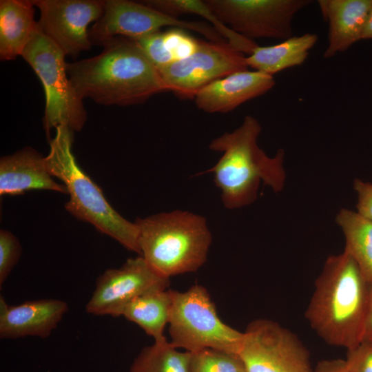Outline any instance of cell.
<instances>
[{
    "label": "cell",
    "mask_w": 372,
    "mask_h": 372,
    "mask_svg": "<svg viewBox=\"0 0 372 372\" xmlns=\"http://www.w3.org/2000/svg\"><path fill=\"white\" fill-rule=\"evenodd\" d=\"M78 94L105 105L140 104L168 92L158 72L132 39L116 37L98 55L66 65Z\"/></svg>",
    "instance_id": "6da1fadb"
},
{
    "label": "cell",
    "mask_w": 372,
    "mask_h": 372,
    "mask_svg": "<svg viewBox=\"0 0 372 372\" xmlns=\"http://www.w3.org/2000/svg\"><path fill=\"white\" fill-rule=\"evenodd\" d=\"M371 285L345 251L326 260L316 279L305 317L329 344L356 347L362 340Z\"/></svg>",
    "instance_id": "7a4b0ae2"
},
{
    "label": "cell",
    "mask_w": 372,
    "mask_h": 372,
    "mask_svg": "<svg viewBox=\"0 0 372 372\" xmlns=\"http://www.w3.org/2000/svg\"><path fill=\"white\" fill-rule=\"evenodd\" d=\"M262 128L254 117L246 116L240 127L214 139L209 147L223 154L211 168L199 174L213 173L214 182L221 190L225 208L234 209L254 203L260 183L274 192L282 190L286 180L285 152L279 149L268 156L258 146Z\"/></svg>",
    "instance_id": "3957f363"
},
{
    "label": "cell",
    "mask_w": 372,
    "mask_h": 372,
    "mask_svg": "<svg viewBox=\"0 0 372 372\" xmlns=\"http://www.w3.org/2000/svg\"><path fill=\"white\" fill-rule=\"evenodd\" d=\"M135 223L141 256L160 275L169 278L196 271L206 262L212 237L203 216L175 210Z\"/></svg>",
    "instance_id": "277c9868"
},
{
    "label": "cell",
    "mask_w": 372,
    "mask_h": 372,
    "mask_svg": "<svg viewBox=\"0 0 372 372\" xmlns=\"http://www.w3.org/2000/svg\"><path fill=\"white\" fill-rule=\"evenodd\" d=\"M55 130V136L49 141L45 164L51 176L60 179L67 188L70 195L65 205L67 211L141 256L136 224L115 211L97 185L79 167L72 152L73 131L65 125Z\"/></svg>",
    "instance_id": "5b68a950"
},
{
    "label": "cell",
    "mask_w": 372,
    "mask_h": 372,
    "mask_svg": "<svg viewBox=\"0 0 372 372\" xmlns=\"http://www.w3.org/2000/svg\"><path fill=\"white\" fill-rule=\"evenodd\" d=\"M171 296L168 324L173 346L191 353L210 348L238 354L243 332L220 320L203 286L195 285L184 292L171 290Z\"/></svg>",
    "instance_id": "8992f818"
},
{
    "label": "cell",
    "mask_w": 372,
    "mask_h": 372,
    "mask_svg": "<svg viewBox=\"0 0 372 372\" xmlns=\"http://www.w3.org/2000/svg\"><path fill=\"white\" fill-rule=\"evenodd\" d=\"M21 56L44 87L45 107L43 121L48 141L52 128L65 125L73 132L81 130L87 112L83 99L69 79L65 54L41 32L38 24Z\"/></svg>",
    "instance_id": "52a82bcc"
},
{
    "label": "cell",
    "mask_w": 372,
    "mask_h": 372,
    "mask_svg": "<svg viewBox=\"0 0 372 372\" xmlns=\"http://www.w3.org/2000/svg\"><path fill=\"white\" fill-rule=\"evenodd\" d=\"M247 372H311L299 338L278 323L257 319L248 324L238 352Z\"/></svg>",
    "instance_id": "ba28073f"
},
{
    "label": "cell",
    "mask_w": 372,
    "mask_h": 372,
    "mask_svg": "<svg viewBox=\"0 0 372 372\" xmlns=\"http://www.w3.org/2000/svg\"><path fill=\"white\" fill-rule=\"evenodd\" d=\"M216 17L242 37L284 41L293 36L291 21L310 0H204ZM254 41V40H253Z\"/></svg>",
    "instance_id": "9c48e42d"
},
{
    "label": "cell",
    "mask_w": 372,
    "mask_h": 372,
    "mask_svg": "<svg viewBox=\"0 0 372 372\" xmlns=\"http://www.w3.org/2000/svg\"><path fill=\"white\" fill-rule=\"evenodd\" d=\"M248 68L245 54L229 43L200 40L198 48L192 55L158 72L168 92L180 98L194 99L211 83Z\"/></svg>",
    "instance_id": "30bf717a"
},
{
    "label": "cell",
    "mask_w": 372,
    "mask_h": 372,
    "mask_svg": "<svg viewBox=\"0 0 372 372\" xmlns=\"http://www.w3.org/2000/svg\"><path fill=\"white\" fill-rule=\"evenodd\" d=\"M169 285V278L158 273L142 256L129 258L120 268L108 269L96 279L85 310L96 316H121L136 297L152 289H167Z\"/></svg>",
    "instance_id": "8fae6325"
},
{
    "label": "cell",
    "mask_w": 372,
    "mask_h": 372,
    "mask_svg": "<svg viewBox=\"0 0 372 372\" xmlns=\"http://www.w3.org/2000/svg\"><path fill=\"white\" fill-rule=\"evenodd\" d=\"M40 11L37 21L41 32L66 55L76 57L91 48L87 27L104 10L103 1L34 0Z\"/></svg>",
    "instance_id": "7c38bea8"
},
{
    "label": "cell",
    "mask_w": 372,
    "mask_h": 372,
    "mask_svg": "<svg viewBox=\"0 0 372 372\" xmlns=\"http://www.w3.org/2000/svg\"><path fill=\"white\" fill-rule=\"evenodd\" d=\"M103 15L89 30L92 44L104 45L116 37L139 39L166 26L198 32V21L181 20L150 8L141 1H103Z\"/></svg>",
    "instance_id": "4fadbf2b"
},
{
    "label": "cell",
    "mask_w": 372,
    "mask_h": 372,
    "mask_svg": "<svg viewBox=\"0 0 372 372\" xmlns=\"http://www.w3.org/2000/svg\"><path fill=\"white\" fill-rule=\"evenodd\" d=\"M68 310L66 302L42 299L9 306L0 296V337L16 339L26 336L48 338Z\"/></svg>",
    "instance_id": "5bb4252c"
},
{
    "label": "cell",
    "mask_w": 372,
    "mask_h": 372,
    "mask_svg": "<svg viewBox=\"0 0 372 372\" xmlns=\"http://www.w3.org/2000/svg\"><path fill=\"white\" fill-rule=\"evenodd\" d=\"M276 84L273 76L249 70L231 74L200 90L196 105L207 113H227L245 102L262 95Z\"/></svg>",
    "instance_id": "9a60e30c"
},
{
    "label": "cell",
    "mask_w": 372,
    "mask_h": 372,
    "mask_svg": "<svg viewBox=\"0 0 372 372\" xmlns=\"http://www.w3.org/2000/svg\"><path fill=\"white\" fill-rule=\"evenodd\" d=\"M323 19L328 23V45L323 57L329 59L362 39L372 0H319Z\"/></svg>",
    "instance_id": "2e32d148"
},
{
    "label": "cell",
    "mask_w": 372,
    "mask_h": 372,
    "mask_svg": "<svg viewBox=\"0 0 372 372\" xmlns=\"http://www.w3.org/2000/svg\"><path fill=\"white\" fill-rule=\"evenodd\" d=\"M32 189L68 194L64 185L55 182L48 172L45 157L30 147L0 159L1 195H20Z\"/></svg>",
    "instance_id": "e0dca14e"
},
{
    "label": "cell",
    "mask_w": 372,
    "mask_h": 372,
    "mask_svg": "<svg viewBox=\"0 0 372 372\" xmlns=\"http://www.w3.org/2000/svg\"><path fill=\"white\" fill-rule=\"evenodd\" d=\"M32 1H0V58L15 59L22 54L37 26Z\"/></svg>",
    "instance_id": "ac0fdd59"
},
{
    "label": "cell",
    "mask_w": 372,
    "mask_h": 372,
    "mask_svg": "<svg viewBox=\"0 0 372 372\" xmlns=\"http://www.w3.org/2000/svg\"><path fill=\"white\" fill-rule=\"evenodd\" d=\"M318 39L316 34L306 33L292 36L273 45H257L246 56L247 64L254 70L273 76L285 69L302 65Z\"/></svg>",
    "instance_id": "d6986e66"
},
{
    "label": "cell",
    "mask_w": 372,
    "mask_h": 372,
    "mask_svg": "<svg viewBox=\"0 0 372 372\" xmlns=\"http://www.w3.org/2000/svg\"><path fill=\"white\" fill-rule=\"evenodd\" d=\"M171 304V290L152 289L131 301L122 316L138 325L154 342H162L167 340L164 330L169 322Z\"/></svg>",
    "instance_id": "ffe728a7"
},
{
    "label": "cell",
    "mask_w": 372,
    "mask_h": 372,
    "mask_svg": "<svg viewBox=\"0 0 372 372\" xmlns=\"http://www.w3.org/2000/svg\"><path fill=\"white\" fill-rule=\"evenodd\" d=\"M335 221L344 234V251L355 261L372 285V223L357 211L346 208L340 210Z\"/></svg>",
    "instance_id": "44dd1931"
},
{
    "label": "cell",
    "mask_w": 372,
    "mask_h": 372,
    "mask_svg": "<svg viewBox=\"0 0 372 372\" xmlns=\"http://www.w3.org/2000/svg\"><path fill=\"white\" fill-rule=\"evenodd\" d=\"M143 4L166 14L177 17L182 14H194L207 19L215 30L236 50L250 54L258 45L253 41L235 32L223 23L200 0H146Z\"/></svg>",
    "instance_id": "7402d4cb"
},
{
    "label": "cell",
    "mask_w": 372,
    "mask_h": 372,
    "mask_svg": "<svg viewBox=\"0 0 372 372\" xmlns=\"http://www.w3.org/2000/svg\"><path fill=\"white\" fill-rule=\"evenodd\" d=\"M191 352L179 351L167 340L144 347L130 372H189Z\"/></svg>",
    "instance_id": "603a6c76"
},
{
    "label": "cell",
    "mask_w": 372,
    "mask_h": 372,
    "mask_svg": "<svg viewBox=\"0 0 372 372\" xmlns=\"http://www.w3.org/2000/svg\"><path fill=\"white\" fill-rule=\"evenodd\" d=\"M189 372H247L238 354L204 349L191 353Z\"/></svg>",
    "instance_id": "cb8c5ba5"
},
{
    "label": "cell",
    "mask_w": 372,
    "mask_h": 372,
    "mask_svg": "<svg viewBox=\"0 0 372 372\" xmlns=\"http://www.w3.org/2000/svg\"><path fill=\"white\" fill-rule=\"evenodd\" d=\"M134 40L157 71L174 62L173 56L165 45L162 31Z\"/></svg>",
    "instance_id": "d4e9b609"
},
{
    "label": "cell",
    "mask_w": 372,
    "mask_h": 372,
    "mask_svg": "<svg viewBox=\"0 0 372 372\" xmlns=\"http://www.w3.org/2000/svg\"><path fill=\"white\" fill-rule=\"evenodd\" d=\"M165 45L174 62L192 55L198 48L200 40L195 39L185 30L173 28L163 32Z\"/></svg>",
    "instance_id": "484cf974"
},
{
    "label": "cell",
    "mask_w": 372,
    "mask_h": 372,
    "mask_svg": "<svg viewBox=\"0 0 372 372\" xmlns=\"http://www.w3.org/2000/svg\"><path fill=\"white\" fill-rule=\"evenodd\" d=\"M21 254L19 240L11 232L0 231V286L1 287Z\"/></svg>",
    "instance_id": "4316f807"
},
{
    "label": "cell",
    "mask_w": 372,
    "mask_h": 372,
    "mask_svg": "<svg viewBox=\"0 0 372 372\" xmlns=\"http://www.w3.org/2000/svg\"><path fill=\"white\" fill-rule=\"evenodd\" d=\"M345 361L351 372H372V342L362 341L348 350Z\"/></svg>",
    "instance_id": "83f0119b"
},
{
    "label": "cell",
    "mask_w": 372,
    "mask_h": 372,
    "mask_svg": "<svg viewBox=\"0 0 372 372\" xmlns=\"http://www.w3.org/2000/svg\"><path fill=\"white\" fill-rule=\"evenodd\" d=\"M353 187L357 194V212L372 223V183L357 178Z\"/></svg>",
    "instance_id": "f1b7e54d"
},
{
    "label": "cell",
    "mask_w": 372,
    "mask_h": 372,
    "mask_svg": "<svg viewBox=\"0 0 372 372\" xmlns=\"http://www.w3.org/2000/svg\"><path fill=\"white\" fill-rule=\"evenodd\" d=\"M313 372H351L345 360H327L318 363Z\"/></svg>",
    "instance_id": "f546056e"
},
{
    "label": "cell",
    "mask_w": 372,
    "mask_h": 372,
    "mask_svg": "<svg viewBox=\"0 0 372 372\" xmlns=\"http://www.w3.org/2000/svg\"><path fill=\"white\" fill-rule=\"evenodd\" d=\"M362 341L372 342V285H371L370 296L364 324Z\"/></svg>",
    "instance_id": "4dcf8cb0"
},
{
    "label": "cell",
    "mask_w": 372,
    "mask_h": 372,
    "mask_svg": "<svg viewBox=\"0 0 372 372\" xmlns=\"http://www.w3.org/2000/svg\"><path fill=\"white\" fill-rule=\"evenodd\" d=\"M362 39H372V8L367 18Z\"/></svg>",
    "instance_id": "1f68e13d"
},
{
    "label": "cell",
    "mask_w": 372,
    "mask_h": 372,
    "mask_svg": "<svg viewBox=\"0 0 372 372\" xmlns=\"http://www.w3.org/2000/svg\"><path fill=\"white\" fill-rule=\"evenodd\" d=\"M311 372H313V371H311Z\"/></svg>",
    "instance_id": "d6a6232c"
}]
</instances>
